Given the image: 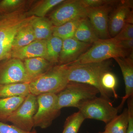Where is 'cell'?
Masks as SVG:
<instances>
[{
    "mask_svg": "<svg viewBox=\"0 0 133 133\" xmlns=\"http://www.w3.org/2000/svg\"><path fill=\"white\" fill-rule=\"evenodd\" d=\"M111 65L109 59L97 63L67 65L68 81L92 86L98 90L101 97L110 101L111 93L102 88L101 79L104 73L110 71Z\"/></svg>",
    "mask_w": 133,
    "mask_h": 133,
    "instance_id": "obj_1",
    "label": "cell"
},
{
    "mask_svg": "<svg viewBox=\"0 0 133 133\" xmlns=\"http://www.w3.org/2000/svg\"><path fill=\"white\" fill-rule=\"evenodd\" d=\"M34 17L22 9L2 14L0 18V62L11 58L15 36Z\"/></svg>",
    "mask_w": 133,
    "mask_h": 133,
    "instance_id": "obj_2",
    "label": "cell"
},
{
    "mask_svg": "<svg viewBox=\"0 0 133 133\" xmlns=\"http://www.w3.org/2000/svg\"><path fill=\"white\" fill-rule=\"evenodd\" d=\"M67 65H55L44 74L29 83L30 94L36 96L45 93L57 94L69 83Z\"/></svg>",
    "mask_w": 133,
    "mask_h": 133,
    "instance_id": "obj_3",
    "label": "cell"
},
{
    "mask_svg": "<svg viewBox=\"0 0 133 133\" xmlns=\"http://www.w3.org/2000/svg\"><path fill=\"white\" fill-rule=\"evenodd\" d=\"M129 51L122 49L113 38L99 39L76 61L68 65L97 63L118 57H127Z\"/></svg>",
    "mask_w": 133,
    "mask_h": 133,
    "instance_id": "obj_4",
    "label": "cell"
},
{
    "mask_svg": "<svg viewBox=\"0 0 133 133\" xmlns=\"http://www.w3.org/2000/svg\"><path fill=\"white\" fill-rule=\"evenodd\" d=\"M99 91L92 86L74 82H69L57 95V107H72L78 108L85 102L97 97Z\"/></svg>",
    "mask_w": 133,
    "mask_h": 133,
    "instance_id": "obj_5",
    "label": "cell"
},
{
    "mask_svg": "<svg viewBox=\"0 0 133 133\" xmlns=\"http://www.w3.org/2000/svg\"><path fill=\"white\" fill-rule=\"evenodd\" d=\"M38 108L33 117L34 127L46 129L60 115L61 110L57 107V95L45 93L36 96Z\"/></svg>",
    "mask_w": 133,
    "mask_h": 133,
    "instance_id": "obj_6",
    "label": "cell"
},
{
    "mask_svg": "<svg viewBox=\"0 0 133 133\" xmlns=\"http://www.w3.org/2000/svg\"><path fill=\"white\" fill-rule=\"evenodd\" d=\"M78 109L85 119H94L109 123L118 115V107L113 106L110 101L96 97L87 101Z\"/></svg>",
    "mask_w": 133,
    "mask_h": 133,
    "instance_id": "obj_7",
    "label": "cell"
},
{
    "mask_svg": "<svg viewBox=\"0 0 133 133\" xmlns=\"http://www.w3.org/2000/svg\"><path fill=\"white\" fill-rule=\"evenodd\" d=\"M38 108L37 97L30 94L11 115L8 122L22 130L30 132L34 128L33 117Z\"/></svg>",
    "mask_w": 133,
    "mask_h": 133,
    "instance_id": "obj_8",
    "label": "cell"
},
{
    "mask_svg": "<svg viewBox=\"0 0 133 133\" xmlns=\"http://www.w3.org/2000/svg\"><path fill=\"white\" fill-rule=\"evenodd\" d=\"M50 15L53 26H61L74 19L87 17L88 8L81 0L64 1Z\"/></svg>",
    "mask_w": 133,
    "mask_h": 133,
    "instance_id": "obj_9",
    "label": "cell"
},
{
    "mask_svg": "<svg viewBox=\"0 0 133 133\" xmlns=\"http://www.w3.org/2000/svg\"><path fill=\"white\" fill-rule=\"evenodd\" d=\"M31 81L22 60L11 57L0 62V85Z\"/></svg>",
    "mask_w": 133,
    "mask_h": 133,
    "instance_id": "obj_10",
    "label": "cell"
},
{
    "mask_svg": "<svg viewBox=\"0 0 133 133\" xmlns=\"http://www.w3.org/2000/svg\"><path fill=\"white\" fill-rule=\"evenodd\" d=\"M131 2H122L109 17L108 30L111 38L114 37L128 23L133 24Z\"/></svg>",
    "mask_w": 133,
    "mask_h": 133,
    "instance_id": "obj_11",
    "label": "cell"
},
{
    "mask_svg": "<svg viewBox=\"0 0 133 133\" xmlns=\"http://www.w3.org/2000/svg\"><path fill=\"white\" fill-rule=\"evenodd\" d=\"M111 10V7L108 5L88 8L87 17L100 39L111 38L108 30L109 14Z\"/></svg>",
    "mask_w": 133,
    "mask_h": 133,
    "instance_id": "obj_12",
    "label": "cell"
},
{
    "mask_svg": "<svg viewBox=\"0 0 133 133\" xmlns=\"http://www.w3.org/2000/svg\"><path fill=\"white\" fill-rule=\"evenodd\" d=\"M92 44L80 42L73 37L63 40L59 64L68 65L75 62Z\"/></svg>",
    "mask_w": 133,
    "mask_h": 133,
    "instance_id": "obj_13",
    "label": "cell"
},
{
    "mask_svg": "<svg viewBox=\"0 0 133 133\" xmlns=\"http://www.w3.org/2000/svg\"><path fill=\"white\" fill-rule=\"evenodd\" d=\"M114 59L121 69L125 84V95L117 107L119 110L122 109L126 101L133 97V51L128 57H118Z\"/></svg>",
    "mask_w": 133,
    "mask_h": 133,
    "instance_id": "obj_14",
    "label": "cell"
},
{
    "mask_svg": "<svg viewBox=\"0 0 133 133\" xmlns=\"http://www.w3.org/2000/svg\"><path fill=\"white\" fill-rule=\"evenodd\" d=\"M46 49L47 40H35L23 48L12 51L11 57L21 60L39 57L45 59Z\"/></svg>",
    "mask_w": 133,
    "mask_h": 133,
    "instance_id": "obj_15",
    "label": "cell"
},
{
    "mask_svg": "<svg viewBox=\"0 0 133 133\" xmlns=\"http://www.w3.org/2000/svg\"><path fill=\"white\" fill-rule=\"evenodd\" d=\"M23 63L26 73L31 81L45 73L55 65L45 58L39 57L25 59Z\"/></svg>",
    "mask_w": 133,
    "mask_h": 133,
    "instance_id": "obj_16",
    "label": "cell"
},
{
    "mask_svg": "<svg viewBox=\"0 0 133 133\" xmlns=\"http://www.w3.org/2000/svg\"><path fill=\"white\" fill-rule=\"evenodd\" d=\"M73 38L80 42L91 44L100 39L87 17L83 18L79 23Z\"/></svg>",
    "mask_w": 133,
    "mask_h": 133,
    "instance_id": "obj_17",
    "label": "cell"
},
{
    "mask_svg": "<svg viewBox=\"0 0 133 133\" xmlns=\"http://www.w3.org/2000/svg\"><path fill=\"white\" fill-rule=\"evenodd\" d=\"M30 23L36 40H47L52 36L54 26L49 19L34 16Z\"/></svg>",
    "mask_w": 133,
    "mask_h": 133,
    "instance_id": "obj_18",
    "label": "cell"
},
{
    "mask_svg": "<svg viewBox=\"0 0 133 133\" xmlns=\"http://www.w3.org/2000/svg\"><path fill=\"white\" fill-rule=\"evenodd\" d=\"M30 94L29 83H17L0 85V98L20 97H26Z\"/></svg>",
    "mask_w": 133,
    "mask_h": 133,
    "instance_id": "obj_19",
    "label": "cell"
},
{
    "mask_svg": "<svg viewBox=\"0 0 133 133\" xmlns=\"http://www.w3.org/2000/svg\"><path fill=\"white\" fill-rule=\"evenodd\" d=\"M25 98L15 97L0 98V122H7L10 116L21 105Z\"/></svg>",
    "mask_w": 133,
    "mask_h": 133,
    "instance_id": "obj_20",
    "label": "cell"
},
{
    "mask_svg": "<svg viewBox=\"0 0 133 133\" xmlns=\"http://www.w3.org/2000/svg\"><path fill=\"white\" fill-rule=\"evenodd\" d=\"M31 21L23 26L17 33L13 42L12 51L23 48L35 41Z\"/></svg>",
    "mask_w": 133,
    "mask_h": 133,
    "instance_id": "obj_21",
    "label": "cell"
},
{
    "mask_svg": "<svg viewBox=\"0 0 133 133\" xmlns=\"http://www.w3.org/2000/svg\"><path fill=\"white\" fill-rule=\"evenodd\" d=\"M128 125V111L125 108L122 113L106 124L105 131L109 133H127Z\"/></svg>",
    "mask_w": 133,
    "mask_h": 133,
    "instance_id": "obj_22",
    "label": "cell"
},
{
    "mask_svg": "<svg viewBox=\"0 0 133 133\" xmlns=\"http://www.w3.org/2000/svg\"><path fill=\"white\" fill-rule=\"evenodd\" d=\"M63 42V39L54 36L47 40L45 59L52 64L56 65L59 62Z\"/></svg>",
    "mask_w": 133,
    "mask_h": 133,
    "instance_id": "obj_23",
    "label": "cell"
},
{
    "mask_svg": "<svg viewBox=\"0 0 133 133\" xmlns=\"http://www.w3.org/2000/svg\"><path fill=\"white\" fill-rule=\"evenodd\" d=\"M83 18H84L74 19L61 26H54L52 36L58 37L63 40L73 38L76 29Z\"/></svg>",
    "mask_w": 133,
    "mask_h": 133,
    "instance_id": "obj_24",
    "label": "cell"
},
{
    "mask_svg": "<svg viewBox=\"0 0 133 133\" xmlns=\"http://www.w3.org/2000/svg\"><path fill=\"white\" fill-rule=\"evenodd\" d=\"M64 0H44L42 1L36 5L29 12L30 16L44 17L50 10L56 6L61 4Z\"/></svg>",
    "mask_w": 133,
    "mask_h": 133,
    "instance_id": "obj_25",
    "label": "cell"
},
{
    "mask_svg": "<svg viewBox=\"0 0 133 133\" xmlns=\"http://www.w3.org/2000/svg\"><path fill=\"white\" fill-rule=\"evenodd\" d=\"M85 119L81 112L78 111L66 118L62 133H78L83 122Z\"/></svg>",
    "mask_w": 133,
    "mask_h": 133,
    "instance_id": "obj_26",
    "label": "cell"
},
{
    "mask_svg": "<svg viewBox=\"0 0 133 133\" xmlns=\"http://www.w3.org/2000/svg\"><path fill=\"white\" fill-rule=\"evenodd\" d=\"M101 84L105 90L111 93L112 92L115 97H118L116 91L117 79L116 76L112 72L108 71L104 73L101 79Z\"/></svg>",
    "mask_w": 133,
    "mask_h": 133,
    "instance_id": "obj_27",
    "label": "cell"
},
{
    "mask_svg": "<svg viewBox=\"0 0 133 133\" xmlns=\"http://www.w3.org/2000/svg\"><path fill=\"white\" fill-rule=\"evenodd\" d=\"M25 1L22 0H2L0 1V13L2 14L21 9Z\"/></svg>",
    "mask_w": 133,
    "mask_h": 133,
    "instance_id": "obj_28",
    "label": "cell"
},
{
    "mask_svg": "<svg viewBox=\"0 0 133 133\" xmlns=\"http://www.w3.org/2000/svg\"><path fill=\"white\" fill-rule=\"evenodd\" d=\"M113 38L118 41L133 39V24H126L120 32Z\"/></svg>",
    "mask_w": 133,
    "mask_h": 133,
    "instance_id": "obj_29",
    "label": "cell"
},
{
    "mask_svg": "<svg viewBox=\"0 0 133 133\" xmlns=\"http://www.w3.org/2000/svg\"><path fill=\"white\" fill-rule=\"evenodd\" d=\"M0 133H37L35 130L28 132L22 130L14 125L0 122Z\"/></svg>",
    "mask_w": 133,
    "mask_h": 133,
    "instance_id": "obj_30",
    "label": "cell"
},
{
    "mask_svg": "<svg viewBox=\"0 0 133 133\" xmlns=\"http://www.w3.org/2000/svg\"><path fill=\"white\" fill-rule=\"evenodd\" d=\"M84 5L87 8H97L104 5H109L116 2V1L105 0H81Z\"/></svg>",
    "mask_w": 133,
    "mask_h": 133,
    "instance_id": "obj_31",
    "label": "cell"
},
{
    "mask_svg": "<svg viewBox=\"0 0 133 133\" xmlns=\"http://www.w3.org/2000/svg\"><path fill=\"white\" fill-rule=\"evenodd\" d=\"M117 41L119 46L122 49L127 50L128 51H132L133 39Z\"/></svg>",
    "mask_w": 133,
    "mask_h": 133,
    "instance_id": "obj_32",
    "label": "cell"
},
{
    "mask_svg": "<svg viewBox=\"0 0 133 133\" xmlns=\"http://www.w3.org/2000/svg\"><path fill=\"white\" fill-rule=\"evenodd\" d=\"M128 125L127 133H133V111L128 110Z\"/></svg>",
    "mask_w": 133,
    "mask_h": 133,
    "instance_id": "obj_33",
    "label": "cell"
},
{
    "mask_svg": "<svg viewBox=\"0 0 133 133\" xmlns=\"http://www.w3.org/2000/svg\"><path fill=\"white\" fill-rule=\"evenodd\" d=\"M98 133H109L108 132H107V131H104V132H98Z\"/></svg>",
    "mask_w": 133,
    "mask_h": 133,
    "instance_id": "obj_34",
    "label": "cell"
},
{
    "mask_svg": "<svg viewBox=\"0 0 133 133\" xmlns=\"http://www.w3.org/2000/svg\"><path fill=\"white\" fill-rule=\"evenodd\" d=\"M2 14H1V13H0V18H1V17L2 16Z\"/></svg>",
    "mask_w": 133,
    "mask_h": 133,
    "instance_id": "obj_35",
    "label": "cell"
}]
</instances>
